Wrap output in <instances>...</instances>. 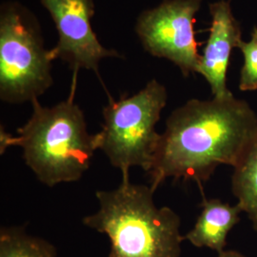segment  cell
I'll return each instance as SVG.
<instances>
[{
	"mask_svg": "<svg viewBox=\"0 0 257 257\" xmlns=\"http://www.w3.org/2000/svg\"><path fill=\"white\" fill-rule=\"evenodd\" d=\"M257 135V115L231 95L191 99L175 109L160 134L151 169L154 192L168 178L206 183L220 165L235 167Z\"/></svg>",
	"mask_w": 257,
	"mask_h": 257,
	"instance_id": "1",
	"label": "cell"
},
{
	"mask_svg": "<svg viewBox=\"0 0 257 257\" xmlns=\"http://www.w3.org/2000/svg\"><path fill=\"white\" fill-rule=\"evenodd\" d=\"M76 74L67 100L44 107L35 99L32 116L18 130V137L0 133L1 154L8 147L22 148L26 165L49 187L79 180L98 150L96 135L89 134L82 110L74 101Z\"/></svg>",
	"mask_w": 257,
	"mask_h": 257,
	"instance_id": "2",
	"label": "cell"
},
{
	"mask_svg": "<svg viewBox=\"0 0 257 257\" xmlns=\"http://www.w3.org/2000/svg\"><path fill=\"white\" fill-rule=\"evenodd\" d=\"M150 186L122 183L112 191H97L99 210L83 224L108 235L109 257H180V217L169 207H157Z\"/></svg>",
	"mask_w": 257,
	"mask_h": 257,
	"instance_id": "3",
	"label": "cell"
},
{
	"mask_svg": "<svg viewBox=\"0 0 257 257\" xmlns=\"http://www.w3.org/2000/svg\"><path fill=\"white\" fill-rule=\"evenodd\" d=\"M168 94L165 86L153 79L133 96L110 100L103 108L102 130L96 134L97 149L128 177L132 167L151 169L160 134L156 131Z\"/></svg>",
	"mask_w": 257,
	"mask_h": 257,
	"instance_id": "4",
	"label": "cell"
},
{
	"mask_svg": "<svg viewBox=\"0 0 257 257\" xmlns=\"http://www.w3.org/2000/svg\"><path fill=\"white\" fill-rule=\"evenodd\" d=\"M52 58L43 46L36 18L9 3L0 16V98L19 104L33 101L53 85Z\"/></svg>",
	"mask_w": 257,
	"mask_h": 257,
	"instance_id": "5",
	"label": "cell"
},
{
	"mask_svg": "<svg viewBox=\"0 0 257 257\" xmlns=\"http://www.w3.org/2000/svg\"><path fill=\"white\" fill-rule=\"evenodd\" d=\"M202 0H163L144 11L136 32L144 49L176 65L185 77L196 73L201 55L197 51L194 23Z\"/></svg>",
	"mask_w": 257,
	"mask_h": 257,
	"instance_id": "6",
	"label": "cell"
},
{
	"mask_svg": "<svg viewBox=\"0 0 257 257\" xmlns=\"http://www.w3.org/2000/svg\"><path fill=\"white\" fill-rule=\"evenodd\" d=\"M50 13L58 34V42L50 51L52 58L68 63L74 74L81 69L97 72L105 57H120L114 50L101 45L91 25L93 0H41Z\"/></svg>",
	"mask_w": 257,
	"mask_h": 257,
	"instance_id": "7",
	"label": "cell"
},
{
	"mask_svg": "<svg viewBox=\"0 0 257 257\" xmlns=\"http://www.w3.org/2000/svg\"><path fill=\"white\" fill-rule=\"evenodd\" d=\"M211 17L210 35L200 57L196 74L207 80L215 98H227L232 94L227 86L230 55L242 40V29L234 18L230 0H219L209 6Z\"/></svg>",
	"mask_w": 257,
	"mask_h": 257,
	"instance_id": "8",
	"label": "cell"
},
{
	"mask_svg": "<svg viewBox=\"0 0 257 257\" xmlns=\"http://www.w3.org/2000/svg\"><path fill=\"white\" fill-rule=\"evenodd\" d=\"M242 212L238 204L231 206L217 198L204 199L202 211L184 240L197 248H211L219 254L227 246L228 234L240 221Z\"/></svg>",
	"mask_w": 257,
	"mask_h": 257,
	"instance_id": "9",
	"label": "cell"
},
{
	"mask_svg": "<svg viewBox=\"0 0 257 257\" xmlns=\"http://www.w3.org/2000/svg\"><path fill=\"white\" fill-rule=\"evenodd\" d=\"M231 190L237 204L248 215L257 231V135L248 150L233 167Z\"/></svg>",
	"mask_w": 257,
	"mask_h": 257,
	"instance_id": "10",
	"label": "cell"
},
{
	"mask_svg": "<svg viewBox=\"0 0 257 257\" xmlns=\"http://www.w3.org/2000/svg\"><path fill=\"white\" fill-rule=\"evenodd\" d=\"M0 257H57L55 247L47 240L33 236L23 228H2Z\"/></svg>",
	"mask_w": 257,
	"mask_h": 257,
	"instance_id": "11",
	"label": "cell"
},
{
	"mask_svg": "<svg viewBox=\"0 0 257 257\" xmlns=\"http://www.w3.org/2000/svg\"><path fill=\"white\" fill-rule=\"evenodd\" d=\"M244 63L240 71L238 88L242 92L257 90V27L253 28L250 40L242 41L238 46Z\"/></svg>",
	"mask_w": 257,
	"mask_h": 257,
	"instance_id": "12",
	"label": "cell"
},
{
	"mask_svg": "<svg viewBox=\"0 0 257 257\" xmlns=\"http://www.w3.org/2000/svg\"><path fill=\"white\" fill-rule=\"evenodd\" d=\"M218 257H246L235 250H224L218 254Z\"/></svg>",
	"mask_w": 257,
	"mask_h": 257,
	"instance_id": "13",
	"label": "cell"
}]
</instances>
